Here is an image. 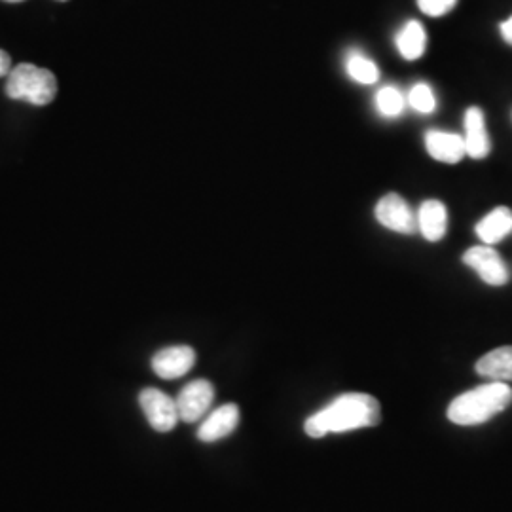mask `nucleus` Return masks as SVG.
Wrapping results in <instances>:
<instances>
[{
  "label": "nucleus",
  "instance_id": "f257e3e1",
  "mask_svg": "<svg viewBox=\"0 0 512 512\" xmlns=\"http://www.w3.org/2000/svg\"><path fill=\"white\" fill-rule=\"evenodd\" d=\"M380 421L382 408L372 395L346 393L308 418L304 423V431L311 439H323L330 433L376 427Z\"/></svg>",
  "mask_w": 512,
  "mask_h": 512
},
{
  "label": "nucleus",
  "instance_id": "f03ea898",
  "mask_svg": "<svg viewBox=\"0 0 512 512\" xmlns=\"http://www.w3.org/2000/svg\"><path fill=\"white\" fill-rule=\"evenodd\" d=\"M512 389L505 382H488L461 393L448 406V420L456 425L471 427L492 420L509 408Z\"/></svg>",
  "mask_w": 512,
  "mask_h": 512
},
{
  "label": "nucleus",
  "instance_id": "7ed1b4c3",
  "mask_svg": "<svg viewBox=\"0 0 512 512\" xmlns=\"http://www.w3.org/2000/svg\"><path fill=\"white\" fill-rule=\"evenodd\" d=\"M6 95L16 101L44 107L57 95V78L48 69H40L33 63H19L8 74Z\"/></svg>",
  "mask_w": 512,
  "mask_h": 512
},
{
  "label": "nucleus",
  "instance_id": "20e7f679",
  "mask_svg": "<svg viewBox=\"0 0 512 512\" xmlns=\"http://www.w3.org/2000/svg\"><path fill=\"white\" fill-rule=\"evenodd\" d=\"M463 262L478 274V277L492 287H503L509 281V270L505 260L492 245H476L465 251Z\"/></svg>",
  "mask_w": 512,
  "mask_h": 512
},
{
  "label": "nucleus",
  "instance_id": "39448f33",
  "mask_svg": "<svg viewBox=\"0 0 512 512\" xmlns=\"http://www.w3.org/2000/svg\"><path fill=\"white\" fill-rule=\"evenodd\" d=\"M139 403L147 416L148 423L160 433L171 431L177 425V421H181L177 401H173L160 389H154V387L143 389L139 395Z\"/></svg>",
  "mask_w": 512,
  "mask_h": 512
},
{
  "label": "nucleus",
  "instance_id": "423d86ee",
  "mask_svg": "<svg viewBox=\"0 0 512 512\" xmlns=\"http://www.w3.org/2000/svg\"><path fill=\"white\" fill-rule=\"evenodd\" d=\"M374 215L376 220L391 232L408 236V234H414L418 228V220L414 217L410 205L395 192L385 194L384 198L376 203Z\"/></svg>",
  "mask_w": 512,
  "mask_h": 512
},
{
  "label": "nucleus",
  "instance_id": "0eeeda50",
  "mask_svg": "<svg viewBox=\"0 0 512 512\" xmlns=\"http://www.w3.org/2000/svg\"><path fill=\"white\" fill-rule=\"evenodd\" d=\"M215 401V387L207 380H196L184 385L177 397L179 418L186 423L202 420Z\"/></svg>",
  "mask_w": 512,
  "mask_h": 512
},
{
  "label": "nucleus",
  "instance_id": "6e6552de",
  "mask_svg": "<svg viewBox=\"0 0 512 512\" xmlns=\"http://www.w3.org/2000/svg\"><path fill=\"white\" fill-rule=\"evenodd\" d=\"M196 365V351L190 346H171L152 357L154 372L164 380H177Z\"/></svg>",
  "mask_w": 512,
  "mask_h": 512
},
{
  "label": "nucleus",
  "instance_id": "1a4fd4ad",
  "mask_svg": "<svg viewBox=\"0 0 512 512\" xmlns=\"http://www.w3.org/2000/svg\"><path fill=\"white\" fill-rule=\"evenodd\" d=\"M425 150L433 160L442 164H459L467 156L463 135L442 129H431L425 133Z\"/></svg>",
  "mask_w": 512,
  "mask_h": 512
},
{
  "label": "nucleus",
  "instance_id": "9d476101",
  "mask_svg": "<svg viewBox=\"0 0 512 512\" xmlns=\"http://www.w3.org/2000/svg\"><path fill=\"white\" fill-rule=\"evenodd\" d=\"M465 148H467V156H471L473 160H484L490 150L492 143L486 131V120H484V112L478 107H471L465 112Z\"/></svg>",
  "mask_w": 512,
  "mask_h": 512
},
{
  "label": "nucleus",
  "instance_id": "9b49d317",
  "mask_svg": "<svg viewBox=\"0 0 512 512\" xmlns=\"http://www.w3.org/2000/svg\"><path fill=\"white\" fill-rule=\"evenodd\" d=\"M239 423L238 404H222L215 412L207 416L198 429V439L203 442H215V440L228 437Z\"/></svg>",
  "mask_w": 512,
  "mask_h": 512
},
{
  "label": "nucleus",
  "instance_id": "f8f14e48",
  "mask_svg": "<svg viewBox=\"0 0 512 512\" xmlns=\"http://www.w3.org/2000/svg\"><path fill=\"white\" fill-rule=\"evenodd\" d=\"M416 220H418L421 236L427 241L437 243L446 236L448 211H446V205L439 200H427L421 203Z\"/></svg>",
  "mask_w": 512,
  "mask_h": 512
},
{
  "label": "nucleus",
  "instance_id": "ddd939ff",
  "mask_svg": "<svg viewBox=\"0 0 512 512\" xmlns=\"http://www.w3.org/2000/svg\"><path fill=\"white\" fill-rule=\"evenodd\" d=\"M476 236L484 245H495L512 232V211L509 207H495L484 219L476 224Z\"/></svg>",
  "mask_w": 512,
  "mask_h": 512
},
{
  "label": "nucleus",
  "instance_id": "4468645a",
  "mask_svg": "<svg viewBox=\"0 0 512 512\" xmlns=\"http://www.w3.org/2000/svg\"><path fill=\"white\" fill-rule=\"evenodd\" d=\"M476 372L490 382H512V346L494 349L478 359Z\"/></svg>",
  "mask_w": 512,
  "mask_h": 512
},
{
  "label": "nucleus",
  "instance_id": "2eb2a0df",
  "mask_svg": "<svg viewBox=\"0 0 512 512\" xmlns=\"http://www.w3.org/2000/svg\"><path fill=\"white\" fill-rule=\"evenodd\" d=\"M395 42H397L399 54L403 55L406 61H416V59H420L421 55L425 54L427 33H425L420 21L412 19V21L404 23V27L399 31Z\"/></svg>",
  "mask_w": 512,
  "mask_h": 512
},
{
  "label": "nucleus",
  "instance_id": "dca6fc26",
  "mask_svg": "<svg viewBox=\"0 0 512 512\" xmlns=\"http://www.w3.org/2000/svg\"><path fill=\"white\" fill-rule=\"evenodd\" d=\"M346 73H348L351 80H355L357 84H363V86H370V84H376L380 80V71H378V65L363 54H351L346 59Z\"/></svg>",
  "mask_w": 512,
  "mask_h": 512
},
{
  "label": "nucleus",
  "instance_id": "f3484780",
  "mask_svg": "<svg viewBox=\"0 0 512 512\" xmlns=\"http://www.w3.org/2000/svg\"><path fill=\"white\" fill-rule=\"evenodd\" d=\"M374 103L384 118H399L403 114L406 99L401 90H397L395 86H384L376 93Z\"/></svg>",
  "mask_w": 512,
  "mask_h": 512
},
{
  "label": "nucleus",
  "instance_id": "a211bd4d",
  "mask_svg": "<svg viewBox=\"0 0 512 512\" xmlns=\"http://www.w3.org/2000/svg\"><path fill=\"white\" fill-rule=\"evenodd\" d=\"M408 105L420 114H431L437 109V97L433 93V88L425 82L416 84L408 93Z\"/></svg>",
  "mask_w": 512,
  "mask_h": 512
},
{
  "label": "nucleus",
  "instance_id": "6ab92c4d",
  "mask_svg": "<svg viewBox=\"0 0 512 512\" xmlns=\"http://www.w3.org/2000/svg\"><path fill=\"white\" fill-rule=\"evenodd\" d=\"M458 0H418L421 12L431 18H442L456 8Z\"/></svg>",
  "mask_w": 512,
  "mask_h": 512
},
{
  "label": "nucleus",
  "instance_id": "aec40b11",
  "mask_svg": "<svg viewBox=\"0 0 512 512\" xmlns=\"http://www.w3.org/2000/svg\"><path fill=\"white\" fill-rule=\"evenodd\" d=\"M12 59H10V55L6 54L4 50H0V78L2 76H8V74L12 73Z\"/></svg>",
  "mask_w": 512,
  "mask_h": 512
},
{
  "label": "nucleus",
  "instance_id": "412c9836",
  "mask_svg": "<svg viewBox=\"0 0 512 512\" xmlns=\"http://www.w3.org/2000/svg\"><path fill=\"white\" fill-rule=\"evenodd\" d=\"M499 29H501V37H503V40H505L509 46H512V16L507 19V21H503Z\"/></svg>",
  "mask_w": 512,
  "mask_h": 512
},
{
  "label": "nucleus",
  "instance_id": "4be33fe9",
  "mask_svg": "<svg viewBox=\"0 0 512 512\" xmlns=\"http://www.w3.org/2000/svg\"><path fill=\"white\" fill-rule=\"evenodd\" d=\"M4 2H8V4H18V2H23V0H4Z\"/></svg>",
  "mask_w": 512,
  "mask_h": 512
},
{
  "label": "nucleus",
  "instance_id": "5701e85b",
  "mask_svg": "<svg viewBox=\"0 0 512 512\" xmlns=\"http://www.w3.org/2000/svg\"><path fill=\"white\" fill-rule=\"evenodd\" d=\"M57 2H67V0H57Z\"/></svg>",
  "mask_w": 512,
  "mask_h": 512
}]
</instances>
